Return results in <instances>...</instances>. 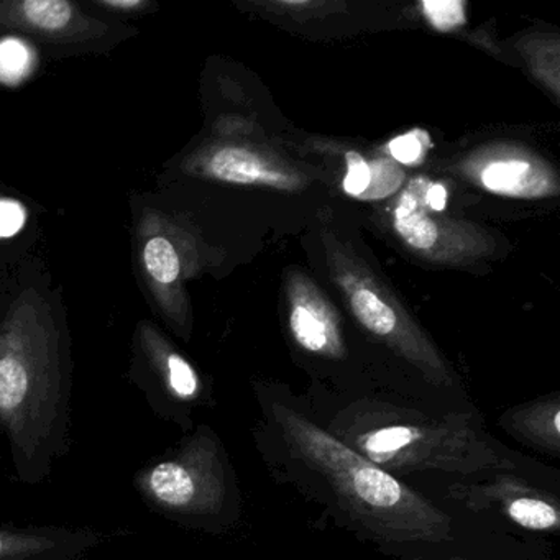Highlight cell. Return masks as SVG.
I'll return each mask as SVG.
<instances>
[{
  "instance_id": "cell-4",
  "label": "cell",
  "mask_w": 560,
  "mask_h": 560,
  "mask_svg": "<svg viewBox=\"0 0 560 560\" xmlns=\"http://www.w3.org/2000/svg\"><path fill=\"white\" fill-rule=\"evenodd\" d=\"M353 451L378 467L393 470L444 468L474 471L497 468L503 458L470 429L439 424L431 419L402 418L392 415L389 422L357 431Z\"/></svg>"
},
{
  "instance_id": "cell-21",
  "label": "cell",
  "mask_w": 560,
  "mask_h": 560,
  "mask_svg": "<svg viewBox=\"0 0 560 560\" xmlns=\"http://www.w3.org/2000/svg\"><path fill=\"white\" fill-rule=\"evenodd\" d=\"M97 4L106 9H116V11H136V9L145 8V2L142 0H101Z\"/></svg>"
},
{
  "instance_id": "cell-17",
  "label": "cell",
  "mask_w": 560,
  "mask_h": 560,
  "mask_svg": "<svg viewBox=\"0 0 560 560\" xmlns=\"http://www.w3.org/2000/svg\"><path fill=\"white\" fill-rule=\"evenodd\" d=\"M347 170L346 179H343V189L352 196H363L370 186L372 179V168L369 163L359 155V153H347Z\"/></svg>"
},
{
  "instance_id": "cell-15",
  "label": "cell",
  "mask_w": 560,
  "mask_h": 560,
  "mask_svg": "<svg viewBox=\"0 0 560 560\" xmlns=\"http://www.w3.org/2000/svg\"><path fill=\"white\" fill-rule=\"evenodd\" d=\"M31 67V51L15 40L0 42V81L21 80Z\"/></svg>"
},
{
  "instance_id": "cell-1",
  "label": "cell",
  "mask_w": 560,
  "mask_h": 560,
  "mask_svg": "<svg viewBox=\"0 0 560 560\" xmlns=\"http://www.w3.org/2000/svg\"><path fill=\"white\" fill-rule=\"evenodd\" d=\"M70 352L54 320L19 311L0 326V434L21 483L40 485L71 448Z\"/></svg>"
},
{
  "instance_id": "cell-8",
  "label": "cell",
  "mask_w": 560,
  "mask_h": 560,
  "mask_svg": "<svg viewBox=\"0 0 560 560\" xmlns=\"http://www.w3.org/2000/svg\"><path fill=\"white\" fill-rule=\"evenodd\" d=\"M206 172L234 185L287 186V176L268 168L255 153L244 149H222L206 163Z\"/></svg>"
},
{
  "instance_id": "cell-16",
  "label": "cell",
  "mask_w": 560,
  "mask_h": 560,
  "mask_svg": "<svg viewBox=\"0 0 560 560\" xmlns=\"http://www.w3.org/2000/svg\"><path fill=\"white\" fill-rule=\"evenodd\" d=\"M425 18L438 31H454L465 22L464 4L457 0H444V2H429L424 4Z\"/></svg>"
},
{
  "instance_id": "cell-20",
  "label": "cell",
  "mask_w": 560,
  "mask_h": 560,
  "mask_svg": "<svg viewBox=\"0 0 560 560\" xmlns=\"http://www.w3.org/2000/svg\"><path fill=\"white\" fill-rule=\"evenodd\" d=\"M425 205L432 209V211H444L445 205H447V191H445L442 185H432L425 189Z\"/></svg>"
},
{
  "instance_id": "cell-13",
  "label": "cell",
  "mask_w": 560,
  "mask_h": 560,
  "mask_svg": "<svg viewBox=\"0 0 560 560\" xmlns=\"http://www.w3.org/2000/svg\"><path fill=\"white\" fill-rule=\"evenodd\" d=\"M533 175V166L529 163L508 160V162H494L488 165L481 173V183L490 191L521 196L526 192Z\"/></svg>"
},
{
  "instance_id": "cell-9",
  "label": "cell",
  "mask_w": 560,
  "mask_h": 560,
  "mask_svg": "<svg viewBox=\"0 0 560 560\" xmlns=\"http://www.w3.org/2000/svg\"><path fill=\"white\" fill-rule=\"evenodd\" d=\"M422 186L424 182L418 179L402 192L395 208V229L409 247L416 250H431L438 244L439 229L424 211Z\"/></svg>"
},
{
  "instance_id": "cell-6",
  "label": "cell",
  "mask_w": 560,
  "mask_h": 560,
  "mask_svg": "<svg viewBox=\"0 0 560 560\" xmlns=\"http://www.w3.org/2000/svg\"><path fill=\"white\" fill-rule=\"evenodd\" d=\"M107 539L91 527L0 524V560H81Z\"/></svg>"
},
{
  "instance_id": "cell-7",
  "label": "cell",
  "mask_w": 560,
  "mask_h": 560,
  "mask_svg": "<svg viewBox=\"0 0 560 560\" xmlns=\"http://www.w3.org/2000/svg\"><path fill=\"white\" fill-rule=\"evenodd\" d=\"M0 27L42 40L73 42L94 37L106 25L86 18L67 0H24L0 2Z\"/></svg>"
},
{
  "instance_id": "cell-2",
  "label": "cell",
  "mask_w": 560,
  "mask_h": 560,
  "mask_svg": "<svg viewBox=\"0 0 560 560\" xmlns=\"http://www.w3.org/2000/svg\"><path fill=\"white\" fill-rule=\"evenodd\" d=\"M277 419L294 454L326 480L342 506L370 527L399 539L442 536L447 517L385 468L290 409H278Z\"/></svg>"
},
{
  "instance_id": "cell-10",
  "label": "cell",
  "mask_w": 560,
  "mask_h": 560,
  "mask_svg": "<svg viewBox=\"0 0 560 560\" xmlns=\"http://www.w3.org/2000/svg\"><path fill=\"white\" fill-rule=\"evenodd\" d=\"M142 264L159 300L168 301L182 275V260L175 244L163 234H150L143 238Z\"/></svg>"
},
{
  "instance_id": "cell-14",
  "label": "cell",
  "mask_w": 560,
  "mask_h": 560,
  "mask_svg": "<svg viewBox=\"0 0 560 560\" xmlns=\"http://www.w3.org/2000/svg\"><path fill=\"white\" fill-rule=\"evenodd\" d=\"M508 516L526 529L547 530L559 526L556 508L539 498H516L508 504Z\"/></svg>"
},
{
  "instance_id": "cell-3",
  "label": "cell",
  "mask_w": 560,
  "mask_h": 560,
  "mask_svg": "<svg viewBox=\"0 0 560 560\" xmlns=\"http://www.w3.org/2000/svg\"><path fill=\"white\" fill-rule=\"evenodd\" d=\"M133 488L152 513L188 527H214L228 510L229 485L221 444L208 428L133 474Z\"/></svg>"
},
{
  "instance_id": "cell-19",
  "label": "cell",
  "mask_w": 560,
  "mask_h": 560,
  "mask_svg": "<svg viewBox=\"0 0 560 560\" xmlns=\"http://www.w3.org/2000/svg\"><path fill=\"white\" fill-rule=\"evenodd\" d=\"M27 212L21 202L0 199V238L12 237L24 228Z\"/></svg>"
},
{
  "instance_id": "cell-18",
  "label": "cell",
  "mask_w": 560,
  "mask_h": 560,
  "mask_svg": "<svg viewBox=\"0 0 560 560\" xmlns=\"http://www.w3.org/2000/svg\"><path fill=\"white\" fill-rule=\"evenodd\" d=\"M421 130L408 133V136L398 137V139L389 142V153L393 159L398 160L399 163L405 165H415L421 160L422 155V140Z\"/></svg>"
},
{
  "instance_id": "cell-5",
  "label": "cell",
  "mask_w": 560,
  "mask_h": 560,
  "mask_svg": "<svg viewBox=\"0 0 560 560\" xmlns=\"http://www.w3.org/2000/svg\"><path fill=\"white\" fill-rule=\"evenodd\" d=\"M130 375L153 415L182 429L191 428V411L201 401V378L152 324H143L140 329Z\"/></svg>"
},
{
  "instance_id": "cell-11",
  "label": "cell",
  "mask_w": 560,
  "mask_h": 560,
  "mask_svg": "<svg viewBox=\"0 0 560 560\" xmlns=\"http://www.w3.org/2000/svg\"><path fill=\"white\" fill-rule=\"evenodd\" d=\"M291 330L300 346L310 352L336 349V329L326 307L316 301H296L291 311Z\"/></svg>"
},
{
  "instance_id": "cell-12",
  "label": "cell",
  "mask_w": 560,
  "mask_h": 560,
  "mask_svg": "<svg viewBox=\"0 0 560 560\" xmlns=\"http://www.w3.org/2000/svg\"><path fill=\"white\" fill-rule=\"evenodd\" d=\"M350 306L357 319L376 336H392L398 326L395 311L380 300L378 294L369 288H359L350 294Z\"/></svg>"
}]
</instances>
